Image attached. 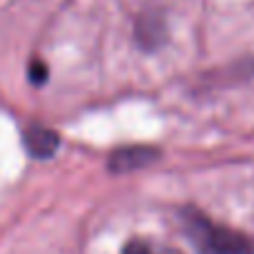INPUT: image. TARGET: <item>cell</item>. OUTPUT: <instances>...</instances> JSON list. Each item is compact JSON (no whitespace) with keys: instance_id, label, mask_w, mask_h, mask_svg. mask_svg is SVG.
I'll return each mask as SVG.
<instances>
[{"instance_id":"obj_1","label":"cell","mask_w":254,"mask_h":254,"mask_svg":"<svg viewBox=\"0 0 254 254\" xmlns=\"http://www.w3.org/2000/svg\"><path fill=\"white\" fill-rule=\"evenodd\" d=\"M185 229L202 254H254V244L244 234L224 229L209 222L204 214H197V212L187 214Z\"/></svg>"},{"instance_id":"obj_3","label":"cell","mask_w":254,"mask_h":254,"mask_svg":"<svg viewBox=\"0 0 254 254\" xmlns=\"http://www.w3.org/2000/svg\"><path fill=\"white\" fill-rule=\"evenodd\" d=\"M28 145L35 155H50L55 147V135L50 132H30L28 135Z\"/></svg>"},{"instance_id":"obj_2","label":"cell","mask_w":254,"mask_h":254,"mask_svg":"<svg viewBox=\"0 0 254 254\" xmlns=\"http://www.w3.org/2000/svg\"><path fill=\"white\" fill-rule=\"evenodd\" d=\"M122 254H177L175 249L165 247V244H157V242H147V239H135L125 247Z\"/></svg>"}]
</instances>
